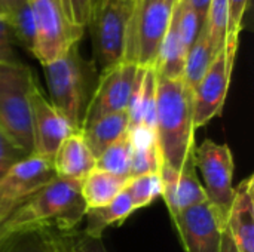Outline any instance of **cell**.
<instances>
[{
  "instance_id": "cell-18",
  "label": "cell",
  "mask_w": 254,
  "mask_h": 252,
  "mask_svg": "<svg viewBox=\"0 0 254 252\" xmlns=\"http://www.w3.org/2000/svg\"><path fill=\"white\" fill-rule=\"evenodd\" d=\"M128 128H129L128 113L122 111V113L100 117L95 122L83 126L79 132L86 147L91 150L92 156L97 160L104 150H107L113 143H116L122 135L127 134Z\"/></svg>"
},
{
  "instance_id": "cell-3",
  "label": "cell",
  "mask_w": 254,
  "mask_h": 252,
  "mask_svg": "<svg viewBox=\"0 0 254 252\" xmlns=\"http://www.w3.org/2000/svg\"><path fill=\"white\" fill-rule=\"evenodd\" d=\"M34 85L25 64H0V129L28 156L33 154L30 92Z\"/></svg>"
},
{
  "instance_id": "cell-39",
  "label": "cell",
  "mask_w": 254,
  "mask_h": 252,
  "mask_svg": "<svg viewBox=\"0 0 254 252\" xmlns=\"http://www.w3.org/2000/svg\"><path fill=\"white\" fill-rule=\"evenodd\" d=\"M124 1H125L127 4H129L131 7H132V4H134V0H124Z\"/></svg>"
},
{
  "instance_id": "cell-31",
  "label": "cell",
  "mask_w": 254,
  "mask_h": 252,
  "mask_svg": "<svg viewBox=\"0 0 254 252\" xmlns=\"http://www.w3.org/2000/svg\"><path fill=\"white\" fill-rule=\"evenodd\" d=\"M28 157L1 129H0V168L9 169L15 163Z\"/></svg>"
},
{
  "instance_id": "cell-25",
  "label": "cell",
  "mask_w": 254,
  "mask_h": 252,
  "mask_svg": "<svg viewBox=\"0 0 254 252\" xmlns=\"http://www.w3.org/2000/svg\"><path fill=\"white\" fill-rule=\"evenodd\" d=\"M4 19L9 24L15 40H18L27 50H31L34 21L28 0H13L4 12Z\"/></svg>"
},
{
  "instance_id": "cell-28",
  "label": "cell",
  "mask_w": 254,
  "mask_h": 252,
  "mask_svg": "<svg viewBox=\"0 0 254 252\" xmlns=\"http://www.w3.org/2000/svg\"><path fill=\"white\" fill-rule=\"evenodd\" d=\"M173 18L176 21V27L179 31V36L189 50L195 39L198 37L204 22L199 19V16L185 3V0H177L174 10H173Z\"/></svg>"
},
{
  "instance_id": "cell-33",
  "label": "cell",
  "mask_w": 254,
  "mask_h": 252,
  "mask_svg": "<svg viewBox=\"0 0 254 252\" xmlns=\"http://www.w3.org/2000/svg\"><path fill=\"white\" fill-rule=\"evenodd\" d=\"M63 4L74 25L82 28L88 27L94 0H63Z\"/></svg>"
},
{
  "instance_id": "cell-38",
  "label": "cell",
  "mask_w": 254,
  "mask_h": 252,
  "mask_svg": "<svg viewBox=\"0 0 254 252\" xmlns=\"http://www.w3.org/2000/svg\"><path fill=\"white\" fill-rule=\"evenodd\" d=\"M6 171H7V169H4V168H0V178H1V177L6 174Z\"/></svg>"
},
{
  "instance_id": "cell-2",
  "label": "cell",
  "mask_w": 254,
  "mask_h": 252,
  "mask_svg": "<svg viewBox=\"0 0 254 252\" xmlns=\"http://www.w3.org/2000/svg\"><path fill=\"white\" fill-rule=\"evenodd\" d=\"M192 101L193 94L183 79H167L156 74L155 135L162 163L177 172L196 147Z\"/></svg>"
},
{
  "instance_id": "cell-35",
  "label": "cell",
  "mask_w": 254,
  "mask_h": 252,
  "mask_svg": "<svg viewBox=\"0 0 254 252\" xmlns=\"http://www.w3.org/2000/svg\"><path fill=\"white\" fill-rule=\"evenodd\" d=\"M185 3L199 16V19L202 22H205L211 0H185Z\"/></svg>"
},
{
  "instance_id": "cell-13",
  "label": "cell",
  "mask_w": 254,
  "mask_h": 252,
  "mask_svg": "<svg viewBox=\"0 0 254 252\" xmlns=\"http://www.w3.org/2000/svg\"><path fill=\"white\" fill-rule=\"evenodd\" d=\"M186 252H219L223 226L208 202L182 211L171 218Z\"/></svg>"
},
{
  "instance_id": "cell-21",
  "label": "cell",
  "mask_w": 254,
  "mask_h": 252,
  "mask_svg": "<svg viewBox=\"0 0 254 252\" xmlns=\"http://www.w3.org/2000/svg\"><path fill=\"white\" fill-rule=\"evenodd\" d=\"M128 180L129 178L118 177L94 168L80 183V196L86 209H94L110 203L125 190Z\"/></svg>"
},
{
  "instance_id": "cell-34",
  "label": "cell",
  "mask_w": 254,
  "mask_h": 252,
  "mask_svg": "<svg viewBox=\"0 0 254 252\" xmlns=\"http://www.w3.org/2000/svg\"><path fill=\"white\" fill-rule=\"evenodd\" d=\"M250 0H228V36L240 37L243 19Z\"/></svg>"
},
{
  "instance_id": "cell-10",
  "label": "cell",
  "mask_w": 254,
  "mask_h": 252,
  "mask_svg": "<svg viewBox=\"0 0 254 252\" xmlns=\"http://www.w3.org/2000/svg\"><path fill=\"white\" fill-rule=\"evenodd\" d=\"M52 178H55L52 162L34 154L9 168L0 178V224Z\"/></svg>"
},
{
  "instance_id": "cell-30",
  "label": "cell",
  "mask_w": 254,
  "mask_h": 252,
  "mask_svg": "<svg viewBox=\"0 0 254 252\" xmlns=\"http://www.w3.org/2000/svg\"><path fill=\"white\" fill-rule=\"evenodd\" d=\"M58 252H107L101 239L89 238L83 232L57 233L55 235Z\"/></svg>"
},
{
  "instance_id": "cell-32",
  "label": "cell",
  "mask_w": 254,
  "mask_h": 252,
  "mask_svg": "<svg viewBox=\"0 0 254 252\" xmlns=\"http://www.w3.org/2000/svg\"><path fill=\"white\" fill-rule=\"evenodd\" d=\"M15 37L9 24L4 19L3 12L0 10V64H15L19 62L13 50Z\"/></svg>"
},
{
  "instance_id": "cell-9",
  "label": "cell",
  "mask_w": 254,
  "mask_h": 252,
  "mask_svg": "<svg viewBox=\"0 0 254 252\" xmlns=\"http://www.w3.org/2000/svg\"><path fill=\"white\" fill-rule=\"evenodd\" d=\"M237 49L238 39L228 36L223 49L216 55L207 73L195 88L192 101L195 131L222 114L231 85Z\"/></svg>"
},
{
  "instance_id": "cell-17",
  "label": "cell",
  "mask_w": 254,
  "mask_h": 252,
  "mask_svg": "<svg viewBox=\"0 0 254 252\" xmlns=\"http://www.w3.org/2000/svg\"><path fill=\"white\" fill-rule=\"evenodd\" d=\"M129 128L138 126L155 131L156 119V71L153 67H138L135 83L128 102Z\"/></svg>"
},
{
  "instance_id": "cell-1",
  "label": "cell",
  "mask_w": 254,
  "mask_h": 252,
  "mask_svg": "<svg viewBox=\"0 0 254 252\" xmlns=\"http://www.w3.org/2000/svg\"><path fill=\"white\" fill-rule=\"evenodd\" d=\"M85 211L80 184L55 177L0 224V244L28 233L76 232Z\"/></svg>"
},
{
  "instance_id": "cell-20",
  "label": "cell",
  "mask_w": 254,
  "mask_h": 252,
  "mask_svg": "<svg viewBox=\"0 0 254 252\" xmlns=\"http://www.w3.org/2000/svg\"><path fill=\"white\" fill-rule=\"evenodd\" d=\"M132 202L128 196V193L124 190L121 195H118L110 203L94 208V209H86L83 218L86 220V227L83 233L89 238H97L101 239L103 233L112 227V226H121L124 224L134 212Z\"/></svg>"
},
{
  "instance_id": "cell-37",
  "label": "cell",
  "mask_w": 254,
  "mask_h": 252,
  "mask_svg": "<svg viewBox=\"0 0 254 252\" xmlns=\"http://www.w3.org/2000/svg\"><path fill=\"white\" fill-rule=\"evenodd\" d=\"M13 0H0V10L3 12V15H4V12H6V9L10 6V3H12Z\"/></svg>"
},
{
  "instance_id": "cell-5",
  "label": "cell",
  "mask_w": 254,
  "mask_h": 252,
  "mask_svg": "<svg viewBox=\"0 0 254 252\" xmlns=\"http://www.w3.org/2000/svg\"><path fill=\"white\" fill-rule=\"evenodd\" d=\"M34 21L31 53L42 64L67 55L82 39L85 28L71 22L63 0H28Z\"/></svg>"
},
{
  "instance_id": "cell-40",
  "label": "cell",
  "mask_w": 254,
  "mask_h": 252,
  "mask_svg": "<svg viewBox=\"0 0 254 252\" xmlns=\"http://www.w3.org/2000/svg\"><path fill=\"white\" fill-rule=\"evenodd\" d=\"M141 1H143V0H134V4H132V7H134V6H137V4H140Z\"/></svg>"
},
{
  "instance_id": "cell-36",
  "label": "cell",
  "mask_w": 254,
  "mask_h": 252,
  "mask_svg": "<svg viewBox=\"0 0 254 252\" xmlns=\"http://www.w3.org/2000/svg\"><path fill=\"white\" fill-rule=\"evenodd\" d=\"M219 252H240L226 227H223V230H222V242H220V251Z\"/></svg>"
},
{
  "instance_id": "cell-24",
  "label": "cell",
  "mask_w": 254,
  "mask_h": 252,
  "mask_svg": "<svg viewBox=\"0 0 254 252\" xmlns=\"http://www.w3.org/2000/svg\"><path fill=\"white\" fill-rule=\"evenodd\" d=\"M131 151V137L127 131L125 135H122L116 143L103 151V154L95 160V168L118 177L129 178Z\"/></svg>"
},
{
  "instance_id": "cell-15",
  "label": "cell",
  "mask_w": 254,
  "mask_h": 252,
  "mask_svg": "<svg viewBox=\"0 0 254 252\" xmlns=\"http://www.w3.org/2000/svg\"><path fill=\"white\" fill-rule=\"evenodd\" d=\"M238 251L254 252V178H244L235 189L232 206L225 226Z\"/></svg>"
},
{
  "instance_id": "cell-7",
  "label": "cell",
  "mask_w": 254,
  "mask_h": 252,
  "mask_svg": "<svg viewBox=\"0 0 254 252\" xmlns=\"http://www.w3.org/2000/svg\"><path fill=\"white\" fill-rule=\"evenodd\" d=\"M195 166L201 172L207 202L216 218L225 227L232 206L234 187V154L228 144H219L210 138L204 140L193 153Z\"/></svg>"
},
{
  "instance_id": "cell-26",
  "label": "cell",
  "mask_w": 254,
  "mask_h": 252,
  "mask_svg": "<svg viewBox=\"0 0 254 252\" xmlns=\"http://www.w3.org/2000/svg\"><path fill=\"white\" fill-rule=\"evenodd\" d=\"M125 192L128 193L134 209H141L152 205L162 192V183L158 174H144L128 180Z\"/></svg>"
},
{
  "instance_id": "cell-22",
  "label": "cell",
  "mask_w": 254,
  "mask_h": 252,
  "mask_svg": "<svg viewBox=\"0 0 254 252\" xmlns=\"http://www.w3.org/2000/svg\"><path fill=\"white\" fill-rule=\"evenodd\" d=\"M219 52L216 50L210 33L207 28V24L204 22L198 37L192 43V46L188 50L186 62H185V71H183V82L188 86V89L193 94L195 88L207 73L208 67L211 65L213 59L216 58Z\"/></svg>"
},
{
  "instance_id": "cell-6",
  "label": "cell",
  "mask_w": 254,
  "mask_h": 252,
  "mask_svg": "<svg viewBox=\"0 0 254 252\" xmlns=\"http://www.w3.org/2000/svg\"><path fill=\"white\" fill-rule=\"evenodd\" d=\"M42 67L51 104L67 120L71 129L79 132L86 108V74L77 48L74 46L63 58Z\"/></svg>"
},
{
  "instance_id": "cell-14",
  "label": "cell",
  "mask_w": 254,
  "mask_h": 252,
  "mask_svg": "<svg viewBox=\"0 0 254 252\" xmlns=\"http://www.w3.org/2000/svg\"><path fill=\"white\" fill-rule=\"evenodd\" d=\"M195 153V150H193ZM193 153L188 157L183 168L177 172L162 163L159 177L162 183L161 198L164 199L170 217L174 218L182 211L207 202V195L196 175Z\"/></svg>"
},
{
  "instance_id": "cell-8",
  "label": "cell",
  "mask_w": 254,
  "mask_h": 252,
  "mask_svg": "<svg viewBox=\"0 0 254 252\" xmlns=\"http://www.w3.org/2000/svg\"><path fill=\"white\" fill-rule=\"evenodd\" d=\"M131 10L132 7L124 0H94L88 25L92 31L95 61L101 71L124 62Z\"/></svg>"
},
{
  "instance_id": "cell-4",
  "label": "cell",
  "mask_w": 254,
  "mask_h": 252,
  "mask_svg": "<svg viewBox=\"0 0 254 252\" xmlns=\"http://www.w3.org/2000/svg\"><path fill=\"white\" fill-rule=\"evenodd\" d=\"M177 0H143L134 6L127 28L124 61L155 67Z\"/></svg>"
},
{
  "instance_id": "cell-12",
  "label": "cell",
  "mask_w": 254,
  "mask_h": 252,
  "mask_svg": "<svg viewBox=\"0 0 254 252\" xmlns=\"http://www.w3.org/2000/svg\"><path fill=\"white\" fill-rule=\"evenodd\" d=\"M33 154L52 162L60 144L74 131L42 94L37 83L30 92Z\"/></svg>"
},
{
  "instance_id": "cell-29",
  "label": "cell",
  "mask_w": 254,
  "mask_h": 252,
  "mask_svg": "<svg viewBox=\"0 0 254 252\" xmlns=\"http://www.w3.org/2000/svg\"><path fill=\"white\" fill-rule=\"evenodd\" d=\"M205 24L216 50L220 52L228 39V0H211Z\"/></svg>"
},
{
  "instance_id": "cell-27",
  "label": "cell",
  "mask_w": 254,
  "mask_h": 252,
  "mask_svg": "<svg viewBox=\"0 0 254 252\" xmlns=\"http://www.w3.org/2000/svg\"><path fill=\"white\" fill-rule=\"evenodd\" d=\"M57 233H28L0 244V252H58Z\"/></svg>"
},
{
  "instance_id": "cell-11",
  "label": "cell",
  "mask_w": 254,
  "mask_h": 252,
  "mask_svg": "<svg viewBox=\"0 0 254 252\" xmlns=\"http://www.w3.org/2000/svg\"><path fill=\"white\" fill-rule=\"evenodd\" d=\"M137 73L138 65L127 61L101 71L98 85L86 104L82 128L100 117L127 111Z\"/></svg>"
},
{
  "instance_id": "cell-16",
  "label": "cell",
  "mask_w": 254,
  "mask_h": 252,
  "mask_svg": "<svg viewBox=\"0 0 254 252\" xmlns=\"http://www.w3.org/2000/svg\"><path fill=\"white\" fill-rule=\"evenodd\" d=\"M52 166L55 177L79 184L95 168V157L86 147L80 132L70 134L60 144L52 159Z\"/></svg>"
},
{
  "instance_id": "cell-19",
  "label": "cell",
  "mask_w": 254,
  "mask_h": 252,
  "mask_svg": "<svg viewBox=\"0 0 254 252\" xmlns=\"http://www.w3.org/2000/svg\"><path fill=\"white\" fill-rule=\"evenodd\" d=\"M128 132L131 137L132 149L129 178L144 174H158L162 166V157L155 131L138 126L134 129H128Z\"/></svg>"
},
{
  "instance_id": "cell-23",
  "label": "cell",
  "mask_w": 254,
  "mask_h": 252,
  "mask_svg": "<svg viewBox=\"0 0 254 252\" xmlns=\"http://www.w3.org/2000/svg\"><path fill=\"white\" fill-rule=\"evenodd\" d=\"M186 55H188V49L179 36L176 21L171 16L170 27L161 43L158 58L153 67L156 74L167 79H183Z\"/></svg>"
}]
</instances>
